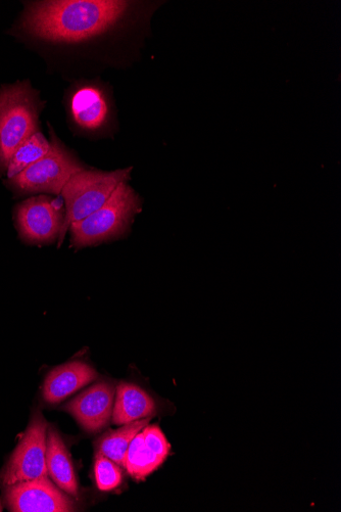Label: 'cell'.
Here are the masks:
<instances>
[{
  "instance_id": "cell-13",
  "label": "cell",
  "mask_w": 341,
  "mask_h": 512,
  "mask_svg": "<svg viewBox=\"0 0 341 512\" xmlns=\"http://www.w3.org/2000/svg\"><path fill=\"white\" fill-rule=\"evenodd\" d=\"M46 467L56 485L70 496L78 497V483L69 451L58 431L50 427L46 439Z\"/></svg>"
},
{
  "instance_id": "cell-4",
  "label": "cell",
  "mask_w": 341,
  "mask_h": 512,
  "mask_svg": "<svg viewBox=\"0 0 341 512\" xmlns=\"http://www.w3.org/2000/svg\"><path fill=\"white\" fill-rule=\"evenodd\" d=\"M131 172L132 167L112 172L84 169L69 179L62 191L66 210L60 245L70 226L102 208L118 185L129 180Z\"/></svg>"
},
{
  "instance_id": "cell-8",
  "label": "cell",
  "mask_w": 341,
  "mask_h": 512,
  "mask_svg": "<svg viewBox=\"0 0 341 512\" xmlns=\"http://www.w3.org/2000/svg\"><path fill=\"white\" fill-rule=\"evenodd\" d=\"M5 499L12 512H71L75 501L48 477L5 487Z\"/></svg>"
},
{
  "instance_id": "cell-10",
  "label": "cell",
  "mask_w": 341,
  "mask_h": 512,
  "mask_svg": "<svg viewBox=\"0 0 341 512\" xmlns=\"http://www.w3.org/2000/svg\"><path fill=\"white\" fill-rule=\"evenodd\" d=\"M71 113L75 124L87 132L107 129L113 119L107 92L99 85H83L71 99Z\"/></svg>"
},
{
  "instance_id": "cell-17",
  "label": "cell",
  "mask_w": 341,
  "mask_h": 512,
  "mask_svg": "<svg viewBox=\"0 0 341 512\" xmlns=\"http://www.w3.org/2000/svg\"><path fill=\"white\" fill-rule=\"evenodd\" d=\"M96 485L102 491H112L123 482L122 468L101 452H97L94 462Z\"/></svg>"
},
{
  "instance_id": "cell-14",
  "label": "cell",
  "mask_w": 341,
  "mask_h": 512,
  "mask_svg": "<svg viewBox=\"0 0 341 512\" xmlns=\"http://www.w3.org/2000/svg\"><path fill=\"white\" fill-rule=\"evenodd\" d=\"M165 460L145 445L142 432H139L129 445L123 469L134 480L142 481L157 471Z\"/></svg>"
},
{
  "instance_id": "cell-7",
  "label": "cell",
  "mask_w": 341,
  "mask_h": 512,
  "mask_svg": "<svg viewBox=\"0 0 341 512\" xmlns=\"http://www.w3.org/2000/svg\"><path fill=\"white\" fill-rule=\"evenodd\" d=\"M16 220L20 236L25 242L52 243L60 237L65 210L60 201L40 196L20 204Z\"/></svg>"
},
{
  "instance_id": "cell-3",
  "label": "cell",
  "mask_w": 341,
  "mask_h": 512,
  "mask_svg": "<svg viewBox=\"0 0 341 512\" xmlns=\"http://www.w3.org/2000/svg\"><path fill=\"white\" fill-rule=\"evenodd\" d=\"M141 207L140 197L122 182L102 208L70 226L72 245L83 248L122 238Z\"/></svg>"
},
{
  "instance_id": "cell-18",
  "label": "cell",
  "mask_w": 341,
  "mask_h": 512,
  "mask_svg": "<svg viewBox=\"0 0 341 512\" xmlns=\"http://www.w3.org/2000/svg\"><path fill=\"white\" fill-rule=\"evenodd\" d=\"M144 443L150 450L166 459L171 453V444L157 425H148L142 431Z\"/></svg>"
},
{
  "instance_id": "cell-16",
  "label": "cell",
  "mask_w": 341,
  "mask_h": 512,
  "mask_svg": "<svg viewBox=\"0 0 341 512\" xmlns=\"http://www.w3.org/2000/svg\"><path fill=\"white\" fill-rule=\"evenodd\" d=\"M51 143L41 132L33 134L23 143L12 156L7 173L9 179L15 177L44 156L51 150Z\"/></svg>"
},
{
  "instance_id": "cell-1",
  "label": "cell",
  "mask_w": 341,
  "mask_h": 512,
  "mask_svg": "<svg viewBox=\"0 0 341 512\" xmlns=\"http://www.w3.org/2000/svg\"><path fill=\"white\" fill-rule=\"evenodd\" d=\"M138 3L122 0H51L26 6L20 30L52 45L79 48L102 41L127 28Z\"/></svg>"
},
{
  "instance_id": "cell-6",
  "label": "cell",
  "mask_w": 341,
  "mask_h": 512,
  "mask_svg": "<svg viewBox=\"0 0 341 512\" xmlns=\"http://www.w3.org/2000/svg\"><path fill=\"white\" fill-rule=\"evenodd\" d=\"M48 423L40 412L32 420L21 441L0 473L4 487L16 483L48 477L46 467V439Z\"/></svg>"
},
{
  "instance_id": "cell-12",
  "label": "cell",
  "mask_w": 341,
  "mask_h": 512,
  "mask_svg": "<svg viewBox=\"0 0 341 512\" xmlns=\"http://www.w3.org/2000/svg\"><path fill=\"white\" fill-rule=\"evenodd\" d=\"M157 414L154 398L131 383H120L116 388L112 423L124 426Z\"/></svg>"
},
{
  "instance_id": "cell-11",
  "label": "cell",
  "mask_w": 341,
  "mask_h": 512,
  "mask_svg": "<svg viewBox=\"0 0 341 512\" xmlns=\"http://www.w3.org/2000/svg\"><path fill=\"white\" fill-rule=\"evenodd\" d=\"M97 379L99 374L89 364L81 361L66 363L47 375L43 385V398L47 403H61Z\"/></svg>"
},
{
  "instance_id": "cell-15",
  "label": "cell",
  "mask_w": 341,
  "mask_h": 512,
  "mask_svg": "<svg viewBox=\"0 0 341 512\" xmlns=\"http://www.w3.org/2000/svg\"><path fill=\"white\" fill-rule=\"evenodd\" d=\"M151 420L152 417L143 418V420L124 425L118 430L108 432L99 442V452L124 468L126 453L131 441L146 426L150 425Z\"/></svg>"
},
{
  "instance_id": "cell-5",
  "label": "cell",
  "mask_w": 341,
  "mask_h": 512,
  "mask_svg": "<svg viewBox=\"0 0 341 512\" xmlns=\"http://www.w3.org/2000/svg\"><path fill=\"white\" fill-rule=\"evenodd\" d=\"M51 145V150L46 156L9 179L8 183L16 193L62 194L69 179L85 169L55 135Z\"/></svg>"
},
{
  "instance_id": "cell-9",
  "label": "cell",
  "mask_w": 341,
  "mask_h": 512,
  "mask_svg": "<svg viewBox=\"0 0 341 512\" xmlns=\"http://www.w3.org/2000/svg\"><path fill=\"white\" fill-rule=\"evenodd\" d=\"M115 396L116 388L112 383L100 382L71 400L64 409L85 431L101 432L112 422Z\"/></svg>"
},
{
  "instance_id": "cell-2",
  "label": "cell",
  "mask_w": 341,
  "mask_h": 512,
  "mask_svg": "<svg viewBox=\"0 0 341 512\" xmlns=\"http://www.w3.org/2000/svg\"><path fill=\"white\" fill-rule=\"evenodd\" d=\"M42 103L28 81L0 90V172L8 169L17 149L38 131Z\"/></svg>"
}]
</instances>
